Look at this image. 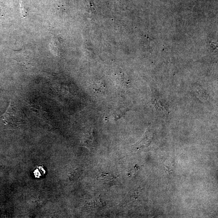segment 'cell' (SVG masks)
Masks as SVG:
<instances>
[{
	"instance_id": "1",
	"label": "cell",
	"mask_w": 218,
	"mask_h": 218,
	"mask_svg": "<svg viewBox=\"0 0 218 218\" xmlns=\"http://www.w3.org/2000/svg\"><path fill=\"white\" fill-rule=\"evenodd\" d=\"M80 172L81 171L80 170H75V171H74L72 173V174L71 175V176H70V177L72 178H74V177H75V176H76V177H79L80 176Z\"/></svg>"
}]
</instances>
